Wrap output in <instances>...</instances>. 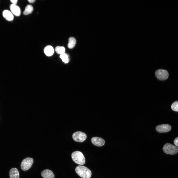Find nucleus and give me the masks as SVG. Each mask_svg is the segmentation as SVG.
I'll return each instance as SVG.
<instances>
[{
	"mask_svg": "<svg viewBox=\"0 0 178 178\" xmlns=\"http://www.w3.org/2000/svg\"><path fill=\"white\" fill-rule=\"evenodd\" d=\"M75 171L77 174L82 178H90L91 175V171L84 166L80 165L77 166Z\"/></svg>",
	"mask_w": 178,
	"mask_h": 178,
	"instance_id": "f257e3e1",
	"label": "nucleus"
},
{
	"mask_svg": "<svg viewBox=\"0 0 178 178\" xmlns=\"http://www.w3.org/2000/svg\"><path fill=\"white\" fill-rule=\"evenodd\" d=\"M71 156L72 160L76 164L81 165L85 164V158L81 152L78 151H75L72 153Z\"/></svg>",
	"mask_w": 178,
	"mask_h": 178,
	"instance_id": "f03ea898",
	"label": "nucleus"
},
{
	"mask_svg": "<svg viewBox=\"0 0 178 178\" xmlns=\"http://www.w3.org/2000/svg\"><path fill=\"white\" fill-rule=\"evenodd\" d=\"M163 150L164 153L171 155L176 154L178 152V148L177 147L169 143L164 145Z\"/></svg>",
	"mask_w": 178,
	"mask_h": 178,
	"instance_id": "7ed1b4c3",
	"label": "nucleus"
},
{
	"mask_svg": "<svg viewBox=\"0 0 178 178\" xmlns=\"http://www.w3.org/2000/svg\"><path fill=\"white\" fill-rule=\"evenodd\" d=\"M33 162V159L27 157L25 158L22 161L21 164V169L25 171L29 169L31 167Z\"/></svg>",
	"mask_w": 178,
	"mask_h": 178,
	"instance_id": "20e7f679",
	"label": "nucleus"
},
{
	"mask_svg": "<svg viewBox=\"0 0 178 178\" xmlns=\"http://www.w3.org/2000/svg\"><path fill=\"white\" fill-rule=\"evenodd\" d=\"M72 137L75 141L79 142H82L86 139L87 135L85 133L83 132L78 131L73 134Z\"/></svg>",
	"mask_w": 178,
	"mask_h": 178,
	"instance_id": "39448f33",
	"label": "nucleus"
},
{
	"mask_svg": "<svg viewBox=\"0 0 178 178\" xmlns=\"http://www.w3.org/2000/svg\"><path fill=\"white\" fill-rule=\"evenodd\" d=\"M156 77L160 80H164L167 79L169 76L168 72L165 70L159 69L155 72Z\"/></svg>",
	"mask_w": 178,
	"mask_h": 178,
	"instance_id": "423d86ee",
	"label": "nucleus"
},
{
	"mask_svg": "<svg viewBox=\"0 0 178 178\" xmlns=\"http://www.w3.org/2000/svg\"><path fill=\"white\" fill-rule=\"evenodd\" d=\"M171 127L168 124H163L157 126L156 127V131L160 133H166L170 131Z\"/></svg>",
	"mask_w": 178,
	"mask_h": 178,
	"instance_id": "0eeeda50",
	"label": "nucleus"
},
{
	"mask_svg": "<svg viewBox=\"0 0 178 178\" xmlns=\"http://www.w3.org/2000/svg\"><path fill=\"white\" fill-rule=\"evenodd\" d=\"M91 141L94 145L99 147L103 146L105 143V140L101 138L94 137L91 139Z\"/></svg>",
	"mask_w": 178,
	"mask_h": 178,
	"instance_id": "6e6552de",
	"label": "nucleus"
},
{
	"mask_svg": "<svg viewBox=\"0 0 178 178\" xmlns=\"http://www.w3.org/2000/svg\"><path fill=\"white\" fill-rule=\"evenodd\" d=\"M10 9L12 14L16 16H20L21 10L19 7L16 5L12 4L10 6Z\"/></svg>",
	"mask_w": 178,
	"mask_h": 178,
	"instance_id": "1a4fd4ad",
	"label": "nucleus"
},
{
	"mask_svg": "<svg viewBox=\"0 0 178 178\" xmlns=\"http://www.w3.org/2000/svg\"><path fill=\"white\" fill-rule=\"evenodd\" d=\"M42 176L44 178H54V175L53 172L48 169L43 170L41 173Z\"/></svg>",
	"mask_w": 178,
	"mask_h": 178,
	"instance_id": "9d476101",
	"label": "nucleus"
},
{
	"mask_svg": "<svg viewBox=\"0 0 178 178\" xmlns=\"http://www.w3.org/2000/svg\"><path fill=\"white\" fill-rule=\"evenodd\" d=\"M2 15L4 18L8 21H11L14 19L13 14L9 10H4L2 12Z\"/></svg>",
	"mask_w": 178,
	"mask_h": 178,
	"instance_id": "9b49d317",
	"label": "nucleus"
},
{
	"mask_svg": "<svg viewBox=\"0 0 178 178\" xmlns=\"http://www.w3.org/2000/svg\"><path fill=\"white\" fill-rule=\"evenodd\" d=\"M10 178H19V174L18 170L16 168H12L9 172Z\"/></svg>",
	"mask_w": 178,
	"mask_h": 178,
	"instance_id": "f8f14e48",
	"label": "nucleus"
},
{
	"mask_svg": "<svg viewBox=\"0 0 178 178\" xmlns=\"http://www.w3.org/2000/svg\"><path fill=\"white\" fill-rule=\"evenodd\" d=\"M44 52L45 54L48 56L52 55L54 51L53 47L50 45H48L46 46L44 49Z\"/></svg>",
	"mask_w": 178,
	"mask_h": 178,
	"instance_id": "ddd939ff",
	"label": "nucleus"
},
{
	"mask_svg": "<svg viewBox=\"0 0 178 178\" xmlns=\"http://www.w3.org/2000/svg\"><path fill=\"white\" fill-rule=\"evenodd\" d=\"M76 43V40L74 37H70L68 39V42L67 45L68 47L70 49L73 48L75 46Z\"/></svg>",
	"mask_w": 178,
	"mask_h": 178,
	"instance_id": "4468645a",
	"label": "nucleus"
},
{
	"mask_svg": "<svg viewBox=\"0 0 178 178\" xmlns=\"http://www.w3.org/2000/svg\"><path fill=\"white\" fill-rule=\"evenodd\" d=\"M33 10V8L32 5H27L25 7V10L23 12V14L25 15H28L31 13Z\"/></svg>",
	"mask_w": 178,
	"mask_h": 178,
	"instance_id": "2eb2a0df",
	"label": "nucleus"
},
{
	"mask_svg": "<svg viewBox=\"0 0 178 178\" xmlns=\"http://www.w3.org/2000/svg\"><path fill=\"white\" fill-rule=\"evenodd\" d=\"M55 50L57 53L61 54L65 53V48L63 46H58L55 47Z\"/></svg>",
	"mask_w": 178,
	"mask_h": 178,
	"instance_id": "dca6fc26",
	"label": "nucleus"
},
{
	"mask_svg": "<svg viewBox=\"0 0 178 178\" xmlns=\"http://www.w3.org/2000/svg\"><path fill=\"white\" fill-rule=\"evenodd\" d=\"M60 58L62 59L63 62L65 63H67L69 61V59L68 56L65 53H63L60 54Z\"/></svg>",
	"mask_w": 178,
	"mask_h": 178,
	"instance_id": "f3484780",
	"label": "nucleus"
},
{
	"mask_svg": "<svg viewBox=\"0 0 178 178\" xmlns=\"http://www.w3.org/2000/svg\"><path fill=\"white\" fill-rule=\"evenodd\" d=\"M171 108L174 111H178V101H175L172 103Z\"/></svg>",
	"mask_w": 178,
	"mask_h": 178,
	"instance_id": "a211bd4d",
	"label": "nucleus"
},
{
	"mask_svg": "<svg viewBox=\"0 0 178 178\" xmlns=\"http://www.w3.org/2000/svg\"><path fill=\"white\" fill-rule=\"evenodd\" d=\"M174 143L175 145L178 147V137L176 138L174 141Z\"/></svg>",
	"mask_w": 178,
	"mask_h": 178,
	"instance_id": "6ab92c4d",
	"label": "nucleus"
},
{
	"mask_svg": "<svg viewBox=\"0 0 178 178\" xmlns=\"http://www.w3.org/2000/svg\"><path fill=\"white\" fill-rule=\"evenodd\" d=\"M10 1L13 4L15 5H16L18 1L17 0H11Z\"/></svg>",
	"mask_w": 178,
	"mask_h": 178,
	"instance_id": "aec40b11",
	"label": "nucleus"
},
{
	"mask_svg": "<svg viewBox=\"0 0 178 178\" xmlns=\"http://www.w3.org/2000/svg\"><path fill=\"white\" fill-rule=\"evenodd\" d=\"M35 0H28V1L30 3H33L35 1Z\"/></svg>",
	"mask_w": 178,
	"mask_h": 178,
	"instance_id": "412c9836",
	"label": "nucleus"
}]
</instances>
